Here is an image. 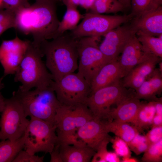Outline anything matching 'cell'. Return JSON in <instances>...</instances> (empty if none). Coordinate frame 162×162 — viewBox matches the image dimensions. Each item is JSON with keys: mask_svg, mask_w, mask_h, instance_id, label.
<instances>
[{"mask_svg": "<svg viewBox=\"0 0 162 162\" xmlns=\"http://www.w3.org/2000/svg\"><path fill=\"white\" fill-rule=\"evenodd\" d=\"M31 41L14 39L3 40L0 46V63L4 68V77L14 74Z\"/></svg>", "mask_w": 162, "mask_h": 162, "instance_id": "13", "label": "cell"}, {"mask_svg": "<svg viewBox=\"0 0 162 162\" xmlns=\"http://www.w3.org/2000/svg\"><path fill=\"white\" fill-rule=\"evenodd\" d=\"M123 77L118 60L106 64L92 80L90 84L91 94L99 89L119 82Z\"/></svg>", "mask_w": 162, "mask_h": 162, "instance_id": "19", "label": "cell"}, {"mask_svg": "<svg viewBox=\"0 0 162 162\" xmlns=\"http://www.w3.org/2000/svg\"><path fill=\"white\" fill-rule=\"evenodd\" d=\"M43 57L40 49L31 41L14 74V81L21 83L18 90L25 92L34 87L45 88L51 86L52 76L43 62Z\"/></svg>", "mask_w": 162, "mask_h": 162, "instance_id": "2", "label": "cell"}, {"mask_svg": "<svg viewBox=\"0 0 162 162\" xmlns=\"http://www.w3.org/2000/svg\"><path fill=\"white\" fill-rule=\"evenodd\" d=\"M4 77L2 76L0 78V114L2 113L3 111L5 106V99L1 94V90L4 87V83L2 82V80Z\"/></svg>", "mask_w": 162, "mask_h": 162, "instance_id": "42", "label": "cell"}, {"mask_svg": "<svg viewBox=\"0 0 162 162\" xmlns=\"http://www.w3.org/2000/svg\"><path fill=\"white\" fill-rule=\"evenodd\" d=\"M93 118L86 104L70 106L61 104L56 111L54 118L57 142L68 143L77 130Z\"/></svg>", "mask_w": 162, "mask_h": 162, "instance_id": "5", "label": "cell"}, {"mask_svg": "<svg viewBox=\"0 0 162 162\" xmlns=\"http://www.w3.org/2000/svg\"><path fill=\"white\" fill-rule=\"evenodd\" d=\"M105 129L108 133L112 132L129 145L130 141L139 133V131L135 126L130 125L128 123L114 120L104 121Z\"/></svg>", "mask_w": 162, "mask_h": 162, "instance_id": "21", "label": "cell"}, {"mask_svg": "<svg viewBox=\"0 0 162 162\" xmlns=\"http://www.w3.org/2000/svg\"><path fill=\"white\" fill-rule=\"evenodd\" d=\"M11 28H14L11 24L0 23V36L7 29Z\"/></svg>", "mask_w": 162, "mask_h": 162, "instance_id": "45", "label": "cell"}, {"mask_svg": "<svg viewBox=\"0 0 162 162\" xmlns=\"http://www.w3.org/2000/svg\"><path fill=\"white\" fill-rule=\"evenodd\" d=\"M155 113L153 101L147 104L143 103L137 115L134 126L139 131L148 128L151 125Z\"/></svg>", "mask_w": 162, "mask_h": 162, "instance_id": "25", "label": "cell"}, {"mask_svg": "<svg viewBox=\"0 0 162 162\" xmlns=\"http://www.w3.org/2000/svg\"><path fill=\"white\" fill-rule=\"evenodd\" d=\"M138 160L136 159L129 157L123 158L122 162H138Z\"/></svg>", "mask_w": 162, "mask_h": 162, "instance_id": "47", "label": "cell"}, {"mask_svg": "<svg viewBox=\"0 0 162 162\" xmlns=\"http://www.w3.org/2000/svg\"><path fill=\"white\" fill-rule=\"evenodd\" d=\"M58 144L62 162H90L96 152L94 150L87 146Z\"/></svg>", "mask_w": 162, "mask_h": 162, "instance_id": "20", "label": "cell"}, {"mask_svg": "<svg viewBox=\"0 0 162 162\" xmlns=\"http://www.w3.org/2000/svg\"><path fill=\"white\" fill-rule=\"evenodd\" d=\"M39 49L43 56H46L45 65L54 81L78 69L77 39L70 33H64L50 41H43Z\"/></svg>", "mask_w": 162, "mask_h": 162, "instance_id": "1", "label": "cell"}, {"mask_svg": "<svg viewBox=\"0 0 162 162\" xmlns=\"http://www.w3.org/2000/svg\"><path fill=\"white\" fill-rule=\"evenodd\" d=\"M124 8L118 0H96L89 12L100 14L116 13Z\"/></svg>", "mask_w": 162, "mask_h": 162, "instance_id": "26", "label": "cell"}, {"mask_svg": "<svg viewBox=\"0 0 162 162\" xmlns=\"http://www.w3.org/2000/svg\"><path fill=\"white\" fill-rule=\"evenodd\" d=\"M58 0V1H59V0H60H60Z\"/></svg>", "mask_w": 162, "mask_h": 162, "instance_id": "49", "label": "cell"}, {"mask_svg": "<svg viewBox=\"0 0 162 162\" xmlns=\"http://www.w3.org/2000/svg\"><path fill=\"white\" fill-rule=\"evenodd\" d=\"M4 9L3 0H0V10Z\"/></svg>", "mask_w": 162, "mask_h": 162, "instance_id": "48", "label": "cell"}, {"mask_svg": "<svg viewBox=\"0 0 162 162\" xmlns=\"http://www.w3.org/2000/svg\"><path fill=\"white\" fill-rule=\"evenodd\" d=\"M100 38L86 37L77 39L78 54V73L90 85L101 68L110 62L99 48L97 42Z\"/></svg>", "mask_w": 162, "mask_h": 162, "instance_id": "10", "label": "cell"}, {"mask_svg": "<svg viewBox=\"0 0 162 162\" xmlns=\"http://www.w3.org/2000/svg\"><path fill=\"white\" fill-rule=\"evenodd\" d=\"M162 0H131L130 7L134 18L162 6Z\"/></svg>", "mask_w": 162, "mask_h": 162, "instance_id": "28", "label": "cell"}, {"mask_svg": "<svg viewBox=\"0 0 162 162\" xmlns=\"http://www.w3.org/2000/svg\"><path fill=\"white\" fill-rule=\"evenodd\" d=\"M28 1L29 0H28Z\"/></svg>", "mask_w": 162, "mask_h": 162, "instance_id": "50", "label": "cell"}, {"mask_svg": "<svg viewBox=\"0 0 162 162\" xmlns=\"http://www.w3.org/2000/svg\"><path fill=\"white\" fill-rule=\"evenodd\" d=\"M56 130L52 123L30 117L24 134L25 150L32 154L39 152L50 153L57 142Z\"/></svg>", "mask_w": 162, "mask_h": 162, "instance_id": "8", "label": "cell"}, {"mask_svg": "<svg viewBox=\"0 0 162 162\" xmlns=\"http://www.w3.org/2000/svg\"></svg>", "mask_w": 162, "mask_h": 162, "instance_id": "51", "label": "cell"}, {"mask_svg": "<svg viewBox=\"0 0 162 162\" xmlns=\"http://www.w3.org/2000/svg\"><path fill=\"white\" fill-rule=\"evenodd\" d=\"M137 38L146 53L162 57V34L157 37L140 32L136 33Z\"/></svg>", "mask_w": 162, "mask_h": 162, "instance_id": "23", "label": "cell"}, {"mask_svg": "<svg viewBox=\"0 0 162 162\" xmlns=\"http://www.w3.org/2000/svg\"><path fill=\"white\" fill-rule=\"evenodd\" d=\"M109 137L104 121L94 118L79 128L75 135L78 146L88 147L96 152L102 142Z\"/></svg>", "mask_w": 162, "mask_h": 162, "instance_id": "14", "label": "cell"}, {"mask_svg": "<svg viewBox=\"0 0 162 162\" xmlns=\"http://www.w3.org/2000/svg\"><path fill=\"white\" fill-rule=\"evenodd\" d=\"M143 162H160L162 161V139L151 144L144 152L142 158Z\"/></svg>", "mask_w": 162, "mask_h": 162, "instance_id": "29", "label": "cell"}, {"mask_svg": "<svg viewBox=\"0 0 162 162\" xmlns=\"http://www.w3.org/2000/svg\"><path fill=\"white\" fill-rule=\"evenodd\" d=\"M24 135L14 141L9 140L0 142V162H12L20 151L24 148Z\"/></svg>", "mask_w": 162, "mask_h": 162, "instance_id": "22", "label": "cell"}, {"mask_svg": "<svg viewBox=\"0 0 162 162\" xmlns=\"http://www.w3.org/2000/svg\"><path fill=\"white\" fill-rule=\"evenodd\" d=\"M67 7L77 8L79 6L80 0H60Z\"/></svg>", "mask_w": 162, "mask_h": 162, "instance_id": "43", "label": "cell"}, {"mask_svg": "<svg viewBox=\"0 0 162 162\" xmlns=\"http://www.w3.org/2000/svg\"><path fill=\"white\" fill-rule=\"evenodd\" d=\"M151 126L152 128L162 126V115L155 114Z\"/></svg>", "mask_w": 162, "mask_h": 162, "instance_id": "44", "label": "cell"}, {"mask_svg": "<svg viewBox=\"0 0 162 162\" xmlns=\"http://www.w3.org/2000/svg\"><path fill=\"white\" fill-rule=\"evenodd\" d=\"M50 154L51 156L50 162H62L60 153L59 145L57 142Z\"/></svg>", "mask_w": 162, "mask_h": 162, "instance_id": "38", "label": "cell"}, {"mask_svg": "<svg viewBox=\"0 0 162 162\" xmlns=\"http://www.w3.org/2000/svg\"><path fill=\"white\" fill-rule=\"evenodd\" d=\"M0 23L13 25L15 28V13L8 9L0 10Z\"/></svg>", "mask_w": 162, "mask_h": 162, "instance_id": "37", "label": "cell"}, {"mask_svg": "<svg viewBox=\"0 0 162 162\" xmlns=\"http://www.w3.org/2000/svg\"><path fill=\"white\" fill-rule=\"evenodd\" d=\"M31 9L30 6L22 7L15 12V28L26 35L30 34V16Z\"/></svg>", "mask_w": 162, "mask_h": 162, "instance_id": "27", "label": "cell"}, {"mask_svg": "<svg viewBox=\"0 0 162 162\" xmlns=\"http://www.w3.org/2000/svg\"><path fill=\"white\" fill-rule=\"evenodd\" d=\"M134 17L131 13L123 15H106L89 12L83 14L82 21L69 33L76 39L86 37L100 38Z\"/></svg>", "mask_w": 162, "mask_h": 162, "instance_id": "7", "label": "cell"}, {"mask_svg": "<svg viewBox=\"0 0 162 162\" xmlns=\"http://www.w3.org/2000/svg\"><path fill=\"white\" fill-rule=\"evenodd\" d=\"M121 53L118 61L124 77L138 64L151 54L146 53L143 50L142 45L136 34L134 35L129 40Z\"/></svg>", "mask_w": 162, "mask_h": 162, "instance_id": "16", "label": "cell"}, {"mask_svg": "<svg viewBox=\"0 0 162 162\" xmlns=\"http://www.w3.org/2000/svg\"><path fill=\"white\" fill-rule=\"evenodd\" d=\"M106 162H118L120 160L115 152H108L106 158Z\"/></svg>", "mask_w": 162, "mask_h": 162, "instance_id": "41", "label": "cell"}, {"mask_svg": "<svg viewBox=\"0 0 162 162\" xmlns=\"http://www.w3.org/2000/svg\"><path fill=\"white\" fill-rule=\"evenodd\" d=\"M124 8L130 7L131 0H118Z\"/></svg>", "mask_w": 162, "mask_h": 162, "instance_id": "46", "label": "cell"}, {"mask_svg": "<svg viewBox=\"0 0 162 162\" xmlns=\"http://www.w3.org/2000/svg\"><path fill=\"white\" fill-rule=\"evenodd\" d=\"M131 24L136 33L158 36L162 34V6L135 18Z\"/></svg>", "mask_w": 162, "mask_h": 162, "instance_id": "17", "label": "cell"}, {"mask_svg": "<svg viewBox=\"0 0 162 162\" xmlns=\"http://www.w3.org/2000/svg\"><path fill=\"white\" fill-rule=\"evenodd\" d=\"M58 0H36L30 5V34L33 38L32 42L39 49L41 44L45 40L58 37L57 30L60 21L57 13Z\"/></svg>", "mask_w": 162, "mask_h": 162, "instance_id": "3", "label": "cell"}, {"mask_svg": "<svg viewBox=\"0 0 162 162\" xmlns=\"http://www.w3.org/2000/svg\"><path fill=\"white\" fill-rule=\"evenodd\" d=\"M66 12L62 20L60 21L57 29L58 36L64 34L67 31H72L78 26L80 20L83 17L77 8L67 7Z\"/></svg>", "mask_w": 162, "mask_h": 162, "instance_id": "24", "label": "cell"}, {"mask_svg": "<svg viewBox=\"0 0 162 162\" xmlns=\"http://www.w3.org/2000/svg\"><path fill=\"white\" fill-rule=\"evenodd\" d=\"M12 94L21 104L27 117L38 118L54 124L56 111L61 104L51 86L25 92L18 90Z\"/></svg>", "mask_w": 162, "mask_h": 162, "instance_id": "4", "label": "cell"}, {"mask_svg": "<svg viewBox=\"0 0 162 162\" xmlns=\"http://www.w3.org/2000/svg\"><path fill=\"white\" fill-rule=\"evenodd\" d=\"M151 144L147 140L137 146L132 151L136 155L140 154L145 152Z\"/></svg>", "mask_w": 162, "mask_h": 162, "instance_id": "39", "label": "cell"}, {"mask_svg": "<svg viewBox=\"0 0 162 162\" xmlns=\"http://www.w3.org/2000/svg\"><path fill=\"white\" fill-rule=\"evenodd\" d=\"M110 141L112 143V147L115 153L123 158L130 157L131 152L127 143L121 138L116 136L114 138L110 139Z\"/></svg>", "mask_w": 162, "mask_h": 162, "instance_id": "31", "label": "cell"}, {"mask_svg": "<svg viewBox=\"0 0 162 162\" xmlns=\"http://www.w3.org/2000/svg\"><path fill=\"white\" fill-rule=\"evenodd\" d=\"M44 158V156L31 154L22 149L20 152L12 162H42Z\"/></svg>", "mask_w": 162, "mask_h": 162, "instance_id": "34", "label": "cell"}, {"mask_svg": "<svg viewBox=\"0 0 162 162\" xmlns=\"http://www.w3.org/2000/svg\"><path fill=\"white\" fill-rule=\"evenodd\" d=\"M136 32L131 24L120 26L108 32L99 48L110 61L118 60L124 47Z\"/></svg>", "mask_w": 162, "mask_h": 162, "instance_id": "12", "label": "cell"}, {"mask_svg": "<svg viewBox=\"0 0 162 162\" xmlns=\"http://www.w3.org/2000/svg\"><path fill=\"white\" fill-rule=\"evenodd\" d=\"M135 90V97L139 100L144 99L152 101L155 100L158 98L156 97V94L148 80H145Z\"/></svg>", "mask_w": 162, "mask_h": 162, "instance_id": "30", "label": "cell"}, {"mask_svg": "<svg viewBox=\"0 0 162 162\" xmlns=\"http://www.w3.org/2000/svg\"><path fill=\"white\" fill-rule=\"evenodd\" d=\"M150 84L156 95L161 93L162 90V72L155 68L148 78Z\"/></svg>", "mask_w": 162, "mask_h": 162, "instance_id": "32", "label": "cell"}, {"mask_svg": "<svg viewBox=\"0 0 162 162\" xmlns=\"http://www.w3.org/2000/svg\"><path fill=\"white\" fill-rule=\"evenodd\" d=\"M160 58L153 54L149 55L123 77L121 81L123 86L136 90L151 74Z\"/></svg>", "mask_w": 162, "mask_h": 162, "instance_id": "15", "label": "cell"}, {"mask_svg": "<svg viewBox=\"0 0 162 162\" xmlns=\"http://www.w3.org/2000/svg\"><path fill=\"white\" fill-rule=\"evenodd\" d=\"M145 136L151 144L158 142L162 139V126L152 128Z\"/></svg>", "mask_w": 162, "mask_h": 162, "instance_id": "36", "label": "cell"}, {"mask_svg": "<svg viewBox=\"0 0 162 162\" xmlns=\"http://www.w3.org/2000/svg\"><path fill=\"white\" fill-rule=\"evenodd\" d=\"M51 87L61 104L68 106L86 104L91 92L90 85L78 73H70L53 81Z\"/></svg>", "mask_w": 162, "mask_h": 162, "instance_id": "9", "label": "cell"}, {"mask_svg": "<svg viewBox=\"0 0 162 162\" xmlns=\"http://www.w3.org/2000/svg\"><path fill=\"white\" fill-rule=\"evenodd\" d=\"M110 139V136L107 137L102 142L92 158L91 162H106V158L108 152L107 146Z\"/></svg>", "mask_w": 162, "mask_h": 162, "instance_id": "33", "label": "cell"}, {"mask_svg": "<svg viewBox=\"0 0 162 162\" xmlns=\"http://www.w3.org/2000/svg\"><path fill=\"white\" fill-rule=\"evenodd\" d=\"M142 103L135 97V94L123 101L116 108H112L108 114L107 121L113 120L123 122H131L134 125Z\"/></svg>", "mask_w": 162, "mask_h": 162, "instance_id": "18", "label": "cell"}, {"mask_svg": "<svg viewBox=\"0 0 162 162\" xmlns=\"http://www.w3.org/2000/svg\"><path fill=\"white\" fill-rule=\"evenodd\" d=\"M95 0H80L79 5L87 10H89L93 6Z\"/></svg>", "mask_w": 162, "mask_h": 162, "instance_id": "40", "label": "cell"}, {"mask_svg": "<svg viewBox=\"0 0 162 162\" xmlns=\"http://www.w3.org/2000/svg\"><path fill=\"white\" fill-rule=\"evenodd\" d=\"M23 109L14 96L5 99L0 119V140L14 141L24 134L29 123Z\"/></svg>", "mask_w": 162, "mask_h": 162, "instance_id": "11", "label": "cell"}, {"mask_svg": "<svg viewBox=\"0 0 162 162\" xmlns=\"http://www.w3.org/2000/svg\"><path fill=\"white\" fill-rule=\"evenodd\" d=\"M28 0H3L4 8L11 10L15 13L19 8L27 7L31 5Z\"/></svg>", "mask_w": 162, "mask_h": 162, "instance_id": "35", "label": "cell"}, {"mask_svg": "<svg viewBox=\"0 0 162 162\" xmlns=\"http://www.w3.org/2000/svg\"><path fill=\"white\" fill-rule=\"evenodd\" d=\"M121 81L99 89L91 94L86 105L94 118L107 121L112 106H117L126 98L135 94L133 89H128Z\"/></svg>", "mask_w": 162, "mask_h": 162, "instance_id": "6", "label": "cell"}]
</instances>
